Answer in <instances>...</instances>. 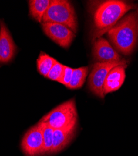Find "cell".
Returning <instances> with one entry per match:
<instances>
[{"label":"cell","instance_id":"ba28073f","mask_svg":"<svg viewBox=\"0 0 138 156\" xmlns=\"http://www.w3.org/2000/svg\"><path fill=\"white\" fill-rule=\"evenodd\" d=\"M92 53L94 59L99 62H118L124 60L103 37H99L95 40Z\"/></svg>","mask_w":138,"mask_h":156},{"label":"cell","instance_id":"ac0fdd59","mask_svg":"<svg viewBox=\"0 0 138 156\" xmlns=\"http://www.w3.org/2000/svg\"><path fill=\"white\" fill-rule=\"evenodd\" d=\"M137 15H138V11H137Z\"/></svg>","mask_w":138,"mask_h":156},{"label":"cell","instance_id":"5bb4252c","mask_svg":"<svg viewBox=\"0 0 138 156\" xmlns=\"http://www.w3.org/2000/svg\"><path fill=\"white\" fill-rule=\"evenodd\" d=\"M88 73H89L88 66L73 69L72 80L67 87L71 89H77L82 87L85 81Z\"/></svg>","mask_w":138,"mask_h":156},{"label":"cell","instance_id":"e0dca14e","mask_svg":"<svg viewBox=\"0 0 138 156\" xmlns=\"http://www.w3.org/2000/svg\"><path fill=\"white\" fill-rule=\"evenodd\" d=\"M73 69L69 67L64 66V70L63 73V75L62 76L61 80H60L59 83L64 84L66 87L69 86V84L70 83V81L72 80V74H73Z\"/></svg>","mask_w":138,"mask_h":156},{"label":"cell","instance_id":"277c9868","mask_svg":"<svg viewBox=\"0 0 138 156\" xmlns=\"http://www.w3.org/2000/svg\"><path fill=\"white\" fill-rule=\"evenodd\" d=\"M42 23L60 24L70 29L74 33L77 31L78 25L75 9L71 3L66 0L52 1L42 17Z\"/></svg>","mask_w":138,"mask_h":156},{"label":"cell","instance_id":"2e32d148","mask_svg":"<svg viewBox=\"0 0 138 156\" xmlns=\"http://www.w3.org/2000/svg\"><path fill=\"white\" fill-rule=\"evenodd\" d=\"M64 70V65L60 64L56 61L51 69L50 70L47 77L52 81H57L59 83L62 75H63Z\"/></svg>","mask_w":138,"mask_h":156},{"label":"cell","instance_id":"4fadbf2b","mask_svg":"<svg viewBox=\"0 0 138 156\" xmlns=\"http://www.w3.org/2000/svg\"><path fill=\"white\" fill-rule=\"evenodd\" d=\"M43 136V156L51 154L54 140V130L49 126L47 124L39 122Z\"/></svg>","mask_w":138,"mask_h":156},{"label":"cell","instance_id":"8992f818","mask_svg":"<svg viewBox=\"0 0 138 156\" xmlns=\"http://www.w3.org/2000/svg\"><path fill=\"white\" fill-rule=\"evenodd\" d=\"M21 150L25 156H43V136L40 125L31 127L21 140Z\"/></svg>","mask_w":138,"mask_h":156},{"label":"cell","instance_id":"30bf717a","mask_svg":"<svg viewBox=\"0 0 138 156\" xmlns=\"http://www.w3.org/2000/svg\"><path fill=\"white\" fill-rule=\"evenodd\" d=\"M126 67L127 64L119 65L109 71L105 81L103 87L105 95L116 91L121 87L126 77L125 68Z\"/></svg>","mask_w":138,"mask_h":156},{"label":"cell","instance_id":"3957f363","mask_svg":"<svg viewBox=\"0 0 138 156\" xmlns=\"http://www.w3.org/2000/svg\"><path fill=\"white\" fill-rule=\"evenodd\" d=\"M78 114L74 99L64 102L50 111L39 121L54 130L69 129L76 126Z\"/></svg>","mask_w":138,"mask_h":156},{"label":"cell","instance_id":"8fae6325","mask_svg":"<svg viewBox=\"0 0 138 156\" xmlns=\"http://www.w3.org/2000/svg\"><path fill=\"white\" fill-rule=\"evenodd\" d=\"M76 126L69 129H56L54 131V140L51 154L58 153L64 149L72 140Z\"/></svg>","mask_w":138,"mask_h":156},{"label":"cell","instance_id":"6da1fadb","mask_svg":"<svg viewBox=\"0 0 138 156\" xmlns=\"http://www.w3.org/2000/svg\"><path fill=\"white\" fill-rule=\"evenodd\" d=\"M108 36L116 49L125 55L134 49L138 39V21L135 12L122 19L108 31Z\"/></svg>","mask_w":138,"mask_h":156},{"label":"cell","instance_id":"52a82bcc","mask_svg":"<svg viewBox=\"0 0 138 156\" xmlns=\"http://www.w3.org/2000/svg\"><path fill=\"white\" fill-rule=\"evenodd\" d=\"M45 34L60 46L67 48L75 37V33L64 25L52 23H42Z\"/></svg>","mask_w":138,"mask_h":156},{"label":"cell","instance_id":"7c38bea8","mask_svg":"<svg viewBox=\"0 0 138 156\" xmlns=\"http://www.w3.org/2000/svg\"><path fill=\"white\" fill-rule=\"evenodd\" d=\"M51 0H31L29 1V15L37 21L42 23V19L51 5Z\"/></svg>","mask_w":138,"mask_h":156},{"label":"cell","instance_id":"9c48e42d","mask_svg":"<svg viewBox=\"0 0 138 156\" xmlns=\"http://www.w3.org/2000/svg\"><path fill=\"white\" fill-rule=\"evenodd\" d=\"M16 46L5 24L0 20V62H8L14 57Z\"/></svg>","mask_w":138,"mask_h":156},{"label":"cell","instance_id":"9a60e30c","mask_svg":"<svg viewBox=\"0 0 138 156\" xmlns=\"http://www.w3.org/2000/svg\"><path fill=\"white\" fill-rule=\"evenodd\" d=\"M56 60L52 57L49 56L44 52H41L37 60V69L39 73L47 77L50 70L51 69Z\"/></svg>","mask_w":138,"mask_h":156},{"label":"cell","instance_id":"7a4b0ae2","mask_svg":"<svg viewBox=\"0 0 138 156\" xmlns=\"http://www.w3.org/2000/svg\"><path fill=\"white\" fill-rule=\"evenodd\" d=\"M134 5L123 1L111 0L100 5L94 14L95 33L93 40L108 32Z\"/></svg>","mask_w":138,"mask_h":156},{"label":"cell","instance_id":"5b68a950","mask_svg":"<svg viewBox=\"0 0 138 156\" xmlns=\"http://www.w3.org/2000/svg\"><path fill=\"white\" fill-rule=\"evenodd\" d=\"M127 64V61L123 60L118 62H96L93 66L89 76V86L91 91L96 96L104 98L103 90L105 81L109 71L119 65Z\"/></svg>","mask_w":138,"mask_h":156}]
</instances>
